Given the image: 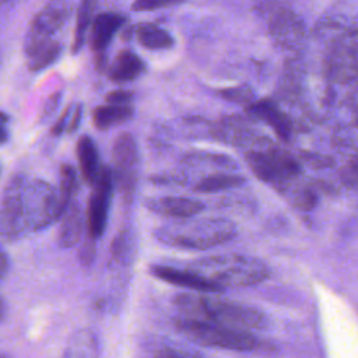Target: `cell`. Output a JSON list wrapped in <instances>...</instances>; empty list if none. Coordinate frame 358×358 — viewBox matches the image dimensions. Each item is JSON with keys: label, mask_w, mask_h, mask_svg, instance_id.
<instances>
[{"label": "cell", "mask_w": 358, "mask_h": 358, "mask_svg": "<svg viewBox=\"0 0 358 358\" xmlns=\"http://www.w3.org/2000/svg\"><path fill=\"white\" fill-rule=\"evenodd\" d=\"M81 116H83V106L81 105H74V110H73V115H71V119H70V123H69V127H67L69 133H73L78 129L80 122H81Z\"/></svg>", "instance_id": "obj_33"}, {"label": "cell", "mask_w": 358, "mask_h": 358, "mask_svg": "<svg viewBox=\"0 0 358 358\" xmlns=\"http://www.w3.org/2000/svg\"><path fill=\"white\" fill-rule=\"evenodd\" d=\"M60 99H62V92L60 91L53 92L50 96L46 98L45 103H43V108H42V119L49 117L57 109V106L60 103Z\"/></svg>", "instance_id": "obj_32"}, {"label": "cell", "mask_w": 358, "mask_h": 358, "mask_svg": "<svg viewBox=\"0 0 358 358\" xmlns=\"http://www.w3.org/2000/svg\"><path fill=\"white\" fill-rule=\"evenodd\" d=\"M246 112L273 129V131L282 140L288 141L292 134V124L289 117L280 109V106L271 99L253 101L248 105Z\"/></svg>", "instance_id": "obj_12"}, {"label": "cell", "mask_w": 358, "mask_h": 358, "mask_svg": "<svg viewBox=\"0 0 358 358\" xmlns=\"http://www.w3.org/2000/svg\"><path fill=\"white\" fill-rule=\"evenodd\" d=\"M250 171L260 180L284 190L301 173L298 161L288 152L277 148H257L246 152Z\"/></svg>", "instance_id": "obj_6"}, {"label": "cell", "mask_w": 358, "mask_h": 358, "mask_svg": "<svg viewBox=\"0 0 358 358\" xmlns=\"http://www.w3.org/2000/svg\"><path fill=\"white\" fill-rule=\"evenodd\" d=\"M115 183L129 204L134 196L138 179V147L130 133H120L112 147Z\"/></svg>", "instance_id": "obj_7"}, {"label": "cell", "mask_w": 358, "mask_h": 358, "mask_svg": "<svg viewBox=\"0 0 358 358\" xmlns=\"http://www.w3.org/2000/svg\"><path fill=\"white\" fill-rule=\"evenodd\" d=\"M245 183V178L236 173H215L199 180L193 190L197 193H217L234 187H239Z\"/></svg>", "instance_id": "obj_22"}, {"label": "cell", "mask_w": 358, "mask_h": 358, "mask_svg": "<svg viewBox=\"0 0 358 358\" xmlns=\"http://www.w3.org/2000/svg\"><path fill=\"white\" fill-rule=\"evenodd\" d=\"M62 46L52 36L29 32L25 41V56L29 70L38 71L50 66L60 55Z\"/></svg>", "instance_id": "obj_11"}, {"label": "cell", "mask_w": 358, "mask_h": 358, "mask_svg": "<svg viewBox=\"0 0 358 358\" xmlns=\"http://www.w3.org/2000/svg\"><path fill=\"white\" fill-rule=\"evenodd\" d=\"M95 7V0H81L78 11H77V21H76V29H74V39L71 45V52L77 53L85 39L87 29L90 24H92V11Z\"/></svg>", "instance_id": "obj_24"}, {"label": "cell", "mask_w": 358, "mask_h": 358, "mask_svg": "<svg viewBox=\"0 0 358 358\" xmlns=\"http://www.w3.org/2000/svg\"><path fill=\"white\" fill-rule=\"evenodd\" d=\"M137 42L150 50H164L173 46L172 35L161 27L150 22L140 24L134 31Z\"/></svg>", "instance_id": "obj_19"}, {"label": "cell", "mask_w": 358, "mask_h": 358, "mask_svg": "<svg viewBox=\"0 0 358 358\" xmlns=\"http://www.w3.org/2000/svg\"><path fill=\"white\" fill-rule=\"evenodd\" d=\"M7 264H8V262H7V255L3 252V255H1V277H3V278H4L6 273H7Z\"/></svg>", "instance_id": "obj_34"}, {"label": "cell", "mask_w": 358, "mask_h": 358, "mask_svg": "<svg viewBox=\"0 0 358 358\" xmlns=\"http://www.w3.org/2000/svg\"><path fill=\"white\" fill-rule=\"evenodd\" d=\"M95 239H92L91 236H88L83 243H81V248H80V252H78V257H80V262L83 264H91L94 257H95Z\"/></svg>", "instance_id": "obj_29"}, {"label": "cell", "mask_w": 358, "mask_h": 358, "mask_svg": "<svg viewBox=\"0 0 358 358\" xmlns=\"http://www.w3.org/2000/svg\"><path fill=\"white\" fill-rule=\"evenodd\" d=\"M145 63L131 50H122L108 67V77L115 83H127L140 77Z\"/></svg>", "instance_id": "obj_15"}, {"label": "cell", "mask_w": 358, "mask_h": 358, "mask_svg": "<svg viewBox=\"0 0 358 358\" xmlns=\"http://www.w3.org/2000/svg\"><path fill=\"white\" fill-rule=\"evenodd\" d=\"M192 271L224 287H250L270 275L268 267L260 259L245 255H215L193 260Z\"/></svg>", "instance_id": "obj_4"}, {"label": "cell", "mask_w": 358, "mask_h": 358, "mask_svg": "<svg viewBox=\"0 0 358 358\" xmlns=\"http://www.w3.org/2000/svg\"><path fill=\"white\" fill-rule=\"evenodd\" d=\"M154 235L161 243L172 248L206 250L235 238L236 227L221 217H190L161 225Z\"/></svg>", "instance_id": "obj_3"}, {"label": "cell", "mask_w": 358, "mask_h": 358, "mask_svg": "<svg viewBox=\"0 0 358 358\" xmlns=\"http://www.w3.org/2000/svg\"><path fill=\"white\" fill-rule=\"evenodd\" d=\"M76 189H77V172L71 165L63 164L60 166V175H59V196L64 210L71 203V197Z\"/></svg>", "instance_id": "obj_25"}, {"label": "cell", "mask_w": 358, "mask_h": 358, "mask_svg": "<svg viewBox=\"0 0 358 358\" xmlns=\"http://www.w3.org/2000/svg\"><path fill=\"white\" fill-rule=\"evenodd\" d=\"M133 116V108L130 105H102L92 110V122L96 129L106 130L112 126L120 124Z\"/></svg>", "instance_id": "obj_20"}, {"label": "cell", "mask_w": 358, "mask_h": 358, "mask_svg": "<svg viewBox=\"0 0 358 358\" xmlns=\"http://www.w3.org/2000/svg\"><path fill=\"white\" fill-rule=\"evenodd\" d=\"M150 273L168 284L189 288L197 292H207V294H214V292H221L224 288L221 285H217L215 282L207 280L206 277L192 271L190 268L187 270H180L176 267L171 266H162V264H154L150 267Z\"/></svg>", "instance_id": "obj_10"}, {"label": "cell", "mask_w": 358, "mask_h": 358, "mask_svg": "<svg viewBox=\"0 0 358 358\" xmlns=\"http://www.w3.org/2000/svg\"><path fill=\"white\" fill-rule=\"evenodd\" d=\"M172 302L185 317L208 320L243 330L267 326V316L262 310L236 301L183 292L175 295Z\"/></svg>", "instance_id": "obj_2"}, {"label": "cell", "mask_w": 358, "mask_h": 358, "mask_svg": "<svg viewBox=\"0 0 358 358\" xmlns=\"http://www.w3.org/2000/svg\"><path fill=\"white\" fill-rule=\"evenodd\" d=\"M133 98V94L130 91H126V90H115L112 92H109L106 96H105V101L108 103H112V105H129L130 101Z\"/></svg>", "instance_id": "obj_31"}, {"label": "cell", "mask_w": 358, "mask_h": 358, "mask_svg": "<svg viewBox=\"0 0 358 358\" xmlns=\"http://www.w3.org/2000/svg\"><path fill=\"white\" fill-rule=\"evenodd\" d=\"M73 110H74V105H69L63 113L59 116V119L56 120V123L53 124L50 133L53 136H60L63 131H67V127H69V123H70V119H71V115H73Z\"/></svg>", "instance_id": "obj_28"}, {"label": "cell", "mask_w": 358, "mask_h": 358, "mask_svg": "<svg viewBox=\"0 0 358 358\" xmlns=\"http://www.w3.org/2000/svg\"><path fill=\"white\" fill-rule=\"evenodd\" d=\"M3 358H6V357H4V355H3Z\"/></svg>", "instance_id": "obj_35"}, {"label": "cell", "mask_w": 358, "mask_h": 358, "mask_svg": "<svg viewBox=\"0 0 358 358\" xmlns=\"http://www.w3.org/2000/svg\"><path fill=\"white\" fill-rule=\"evenodd\" d=\"M60 218L59 243L63 248H73L80 242L84 231V217L80 204L71 201Z\"/></svg>", "instance_id": "obj_16"}, {"label": "cell", "mask_w": 358, "mask_h": 358, "mask_svg": "<svg viewBox=\"0 0 358 358\" xmlns=\"http://www.w3.org/2000/svg\"><path fill=\"white\" fill-rule=\"evenodd\" d=\"M124 20L126 18L122 14L113 11L101 13L92 20L90 31V45L95 56L106 55L105 50L108 45L113 39L115 34L122 28Z\"/></svg>", "instance_id": "obj_14"}, {"label": "cell", "mask_w": 358, "mask_h": 358, "mask_svg": "<svg viewBox=\"0 0 358 358\" xmlns=\"http://www.w3.org/2000/svg\"><path fill=\"white\" fill-rule=\"evenodd\" d=\"M76 150L80 165V173L85 183L92 185L102 169L99 164L98 148L90 136H81L77 141Z\"/></svg>", "instance_id": "obj_17"}, {"label": "cell", "mask_w": 358, "mask_h": 358, "mask_svg": "<svg viewBox=\"0 0 358 358\" xmlns=\"http://www.w3.org/2000/svg\"><path fill=\"white\" fill-rule=\"evenodd\" d=\"M154 358H203L199 354L189 352L185 350H178V348H164L157 351Z\"/></svg>", "instance_id": "obj_30"}, {"label": "cell", "mask_w": 358, "mask_h": 358, "mask_svg": "<svg viewBox=\"0 0 358 358\" xmlns=\"http://www.w3.org/2000/svg\"><path fill=\"white\" fill-rule=\"evenodd\" d=\"M64 213L59 192L42 179L17 175L8 180L1 201V234L15 241L39 231Z\"/></svg>", "instance_id": "obj_1"}, {"label": "cell", "mask_w": 358, "mask_h": 358, "mask_svg": "<svg viewBox=\"0 0 358 358\" xmlns=\"http://www.w3.org/2000/svg\"><path fill=\"white\" fill-rule=\"evenodd\" d=\"M92 190L87 207V229L88 236L98 239L103 235L108 224L109 206L112 201L113 189L116 186L113 172L108 166H102L98 178L91 185Z\"/></svg>", "instance_id": "obj_9"}, {"label": "cell", "mask_w": 358, "mask_h": 358, "mask_svg": "<svg viewBox=\"0 0 358 358\" xmlns=\"http://www.w3.org/2000/svg\"><path fill=\"white\" fill-rule=\"evenodd\" d=\"M183 1L185 0H134V3L131 4V8L134 11H151L157 8L172 7Z\"/></svg>", "instance_id": "obj_27"}, {"label": "cell", "mask_w": 358, "mask_h": 358, "mask_svg": "<svg viewBox=\"0 0 358 358\" xmlns=\"http://www.w3.org/2000/svg\"><path fill=\"white\" fill-rule=\"evenodd\" d=\"M63 358H96V340L88 331H78L69 341Z\"/></svg>", "instance_id": "obj_23"}, {"label": "cell", "mask_w": 358, "mask_h": 358, "mask_svg": "<svg viewBox=\"0 0 358 358\" xmlns=\"http://www.w3.org/2000/svg\"><path fill=\"white\" fill-rule=\"evenodd\" d=\"M67 17L69 8L66 6L59 3L49 4L34 18L29 32L52 36V34L56 32L64 24Z\"/></svg>", "instance_id": "obj_18"}, {"label": "cell", "mask_w": 358, "mask_h": 358, "mask_svg": "<svg viewBox=\"0 0 358 358\" xmlns=\"http://www.w3.org/2000/svg\"><path fill=\"white\" fill-rule=\"evenodd\" d=\"M214 136L225 143L239 145V144L248 143L252 138L253 131L248 127L246 122H243L238 117H231V119H224L220 123H217Z\"/></svg>", "instance_id": "obj_21"}, {"label": "cell", "mask_w": 358, "mask_h": 358, "mask_svg": "<svg viewBox=\"0 0 358 358\" xmlns=\"http://www.w3.org/2000/svg\"><path fill=\"white\" fill-rule=\"evenodd\" d=\"M147 208L158 215L182 220L200 214L204 210V203L190 197H159L145 203Z\"/></svg>", "instance_id": "obj_13"}, {"label": "cell", "mask_w": 358, "mask_h": 358, "mask_svg": "<svg viewBox=\"0 0 358 358\" xmlns=\"http://www.w3.org/2000/svg\"><path fill=\"white\" fill-rule=\"evenodd\" d=\"M217 95L225 101L238 102V103H252L255 101V94L249 85H236L229 88H221L217 91Z\"/></svg>", "instance_id": "obj_26"}, {"label": "cell", "mask_w": 358, "mask_h": 358, "mask_svg": "<svg viewBox=\"0 0 358 358\" xmlns=\"http://www.w3.org/2000/svg\"><path fill=\"white\" fill-rule=\"evenodd\" d=\"M175 326L178 331L204 347L232 351H252L259 347V338L243 329L190 317L176 319Z\"/></svg>", "instance_id": "obj_5"}, {"label": "cell", "mask_w": 358, "mask_h": 358, "mask_svg": "<svg viewBox=\"0 0 358 358\" xmlns=\"http://www.w3.org/2000/svg\"><path fill=\"white\" fill-rule=\"evenodd\" d=\"M257 13L266 18L268 32L278 45L289 48L301 41L303 28L288 0H257Z\"/></svg>", "instance_id": "obj_8"}]
</instances>
